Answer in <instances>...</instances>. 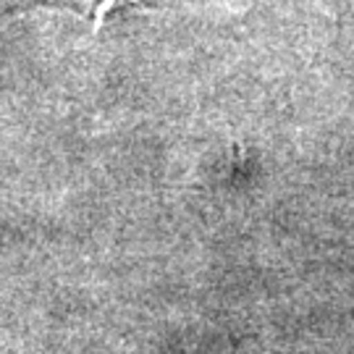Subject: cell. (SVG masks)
<instances>
[{
    "mask_svg": "<svg viewBox=\"0 0 354 354\" xmlns=\"http://www.w3.org/2000/svg\"><path fill=\"white\" fill-rule=\"evenodd\" d=\"M134 6V8H140V11L145 13H155V8L152 6H147V3H142V0H100V6L95 8V19H92V35H97L102 29V21H105V16L113 11V8H118V6Z\"/></svg>",
    "mask_w": 354,
    "mask_h": 354,
    "instance_id": "obj_1",
    "label": "cell"
}]
</instances>
